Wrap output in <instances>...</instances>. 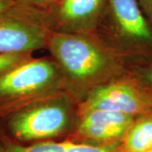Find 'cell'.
<instances>
[{"mask_svg": "<svg viewBox=\"0 0 152 152\" xmlns=\"http://www.w3.org/2000/svg\"><path fill=\"white\" fill-rule=\"evenodd\" d=\"M3 152H122V142H114L107 145H91L65 140L62 141L44 140L25 145L20 142L1 136Z\"/></svg>", "mask_w": 152, "mask_h": 152, "instance_id": "cell-9", "label": "cell"}, {"mask_svg": "<svg viewBox=\"0 0 152 152\" xmlns=\"http://www.w3.org/2000/svg\"><path fill=\"white\" fill-rule=\"evenodd\" d=\"M106 0H60L48 11L59 31L89 34L102 21Z\"/></svg>", "mask_w": 152, "mask_h": 152, "instance_id": "cell-8", "label": "cell"}, {"mask_svg": "<svg viewBox=\"0 0 152 152\" xmlns=\"http://www.w3.org/2000/svg\"><path fill=\"white\" fill-rule=\"evenodd\" d=\"M4 119L15 141H44L70 130L74 111L69 98L57 92L28 103Z\"/></svg>", "mask_w": 152, "mask_h": 152, "instance_id": "cell-2", "label": "cell"}, {"mask_svg": "<svg viewBox=\"0 0 152 152\" xmlns=\"http://www.w3.org/2000/svg\"><path fill=\"white\" fill-rule=\"evenodd\" d=\"M48 44L64 79L75 86L96 87L128 70L118 51L106 49L89 34L58 31Z\"/></svg>", "mask_w": 152, "mask_h": 152, "instance_id": "cell-1", "label": "cell"}, {"mask_svg": "<svg viewBox=\"0 0 152 152\" xmlns=\"http://www.w3.org/2000/svg\"><path fill=\"white\" fill-rule=\"evenodd\" d=\"M3 151H4V145H3V142H2V139L0 135V152H3Z\"/></svg>", "mask_w": 152, "mask_h": 152, "instance_id": "cell-16", "label": "cell"}, {"mask_svg": "<svg viewBox=\"0 0 152 152\" xmlns=\"http://www.w3.org/2000/svg\"><path fill=\"white\" fill-rule=\"evenodd\" d=\"M144 15L152 29V0H138Z\"/></svg>", "mask_w": 152, "mask_h": 152, "instance_id": "cell-14", "label": "cell"}, {"mask_svg": "<svg viewBox=\"0 0 152 152\" xmlns=\"http://www.w3.org/2000/svg\"><path fill=\"white\" fill-rule=\"evenodd\" d=\"M146 152H152V148L151 149V150H149V151H146Z\"/></svg>", "mask_w": 152, "mask_h": 152, "instance_id": "cell-17", "label": "cell"}, {"mask_svg": "<svg viewBox=\"0 0 152 152\" xmlns=\"http://www.w3.org/2000/svg\"><path fill=\"white\" fill-rule=\"evenodd\" d=\"M136 116L92 109L80 113L71 140L91 145L122 142Z\"/></svg>", "mask_w": 152, "mask_h": 152, "instance_id": "cell-7", "label": "cell"}, {"mask_svg": "<svg viewBox=\"0 0 152 152\" xmlns=\"http://www.w3.org/2000/svg\"><path fill=\"white\" fill-rule=\"evenodd\" d=\"M152 93V62L138 64L130 69Z\"/></svg>", "mask_w": 152, "mask_h": 152, "instance_id": "cell-12", "label": "cell"}, {"mask_svg": "<svg viewBox=\"0 0 152 152\" xmlns=\"http://www.w3.org/2000/svg\"><path fill=\"white\" fill-rule=\"evenodd\" d=\"M100 109L140 116L152 113V93L131 70L93 88L80 113Z\"/></svg>", "mask_w": 152, "mask_h": 152, "instance_id": "cell-5", "label": "cell"}, {"mask_svg": "<svg viewBox=\"0 0 152 152\" xmlns=\"http://www.w3.org/2000/svg\"><path fill=\"white\" fill-rule=\"evenodd\" d=\"M15 4H16L12 0H0V15L10 10Z\"/></svg>", "mask_w": 152, "mask_h": 152, "instance_id": "cell-15", "label": "cell"}, {"mask_svg": "<svg viewBox=\"0 0 152 152\" xmlns=\"http://www.w3.org/2000/svg\"><path fill=\"white\" fill-rule=\"evenodd\" d=\"M47 11L15 4L0 15V53H31L48 42Z\"/></svg>", "mask_w": 152, "mask_h": 152, "instance_id": "cell-6", "label": "cell"}, {"mask_svg": "<svg viewBox=\"0 0 152 152\" xmlns=\"http://www.w3.org/2000/svg\"><path fill=\"white\" fill-rule=\"evenodd\" d=\"M64 76L58 64L49 59H29L0 75V118L18 109L58 92Z\"/></svg>", "mask_w": 152, "mask_h": 152, "instance_id": "cell-3", "label": "cell"}, {"mask_svg": "<svg viewBox=\"0 0 152 152\" xmlns=\"http://www.w3.org/2000/svg\"><path fill=\"white\" fill-rule=\"evenodd\" d=\"M105 17L120 54L152 60V29L138 0H106Z\"/></svg>", "mask_w": 152, "mask_h": 152, "instance_id": "cell-4", "label": "cell"}, {"mask_svg": "<svg viewBox=\"0 0 152 152\" xmlns=\"http://www.w3.org/2000/svg\"><path fill=\"white\" fill-rule=\"evenodd\" d=\"M31 53H0V75L31 59Z\"/></svg>", "mask_w": 152, "mask_h": 152, "instance_id": "cell-11", "label": "cell"}, {"mask_svg": "<svg viewBox=\"0 0 152 152\" xmlns=\"http://www.w3.org/2000/svg\"><path fill=\"white\" fill-rule=\"evenodd\" d=\"M152 148V113L137 116L124 138L122 152H146Z\"/></svg>", "mask_w": 152, "mask_h": 152, "instance_id": "cell-10", "label": "cell"}, {"mask_svg": "<svg viewBox=\"0 0 152 152\" xmlns=\"http://www.w3.org/2000/svg\"><path fill=\"white\" fill-rule=\"evenodd\" d=\"M16 4L26 6L30 8H34L40 10H50L53 7H54L60 0H12Z\"/></svg>", "mask_w": 152, "mask_h": 152, "instance_id": "cell-13", "label": "cell"}]
</instances>
